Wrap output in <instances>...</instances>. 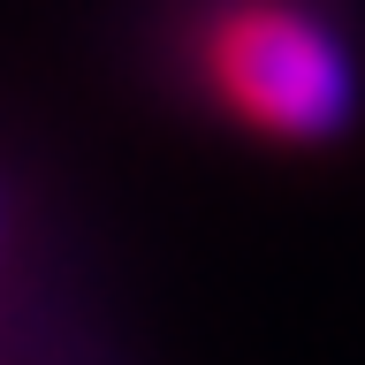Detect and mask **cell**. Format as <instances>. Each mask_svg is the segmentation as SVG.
Wrapping results in <instances>:
<instances>
[{"mask_svg":"<svg viewBox=\"0 0 365 365\" xmlns=\"http://www.w3.org/2000/svg\"><path fill=\"white\" fill-rule=\"evenodd\" d=\"M205 68L228 114L282 145H335L358 122V61L304 8H274V0L228 8L213 23Z\"/></svg>","mask_w":365,"mask_h":365,"instance_id":"cell-1","label":"cell"},{"mask_svg":"<svg viewBox=\"0 0 365 365\" xmlns=\"http://www.w3.org/2000/svg\"><path fill=\"white\" fill-rule=\"evenodd\" d=\"M0 244H8V182H0Z\"/></svg>","mask_w":365,"mask_h":365,"instance_id":"cell-2","label":"cell"}]
</instances>
